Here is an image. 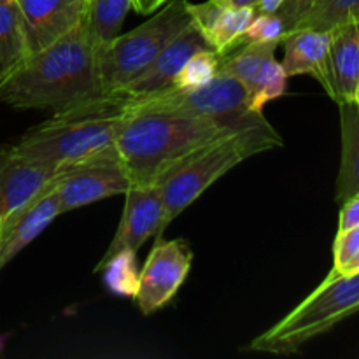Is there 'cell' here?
<instances>
[{
    "label": "cell",
    "mask_w": 359,
    "mask_h": 359,
    "mask_svg": "<svg viewBox=\"0 0 359 359\" xmlns=\"http://www.w3.org/2000/svg\"><path fill=\"white\" fill-rule=\"evenodd\" d=\"M163 219L161 184L130 186L125 193L121 221L102 262L125 249L139 251L151 237H160Z\"/></svg>",
    "instance_id": "10"
},
{
    "label": "cell",
    "mask_w": 359,
    "mask_h": 359,
    "mask_svg": "<svg viewBox=\"0 0 359 359\" xmlns=\"http://www.w3.org/2000/svg\"><path fill=\"white\" fill-rule=\"evenodd\" d=\"M130 186L132 181L114 147L62 168L48 182L63 214L111 196L125 195Z\"/></svg>",
    "instance_id": "8"
},
{
    "label": "cell",
    "mask_w": 359,
    "mask_h": 359,
    "mask_svg": "<svg viewBox=\"0 0 359 359\" xmlns=\"http://www.w3.org/2000/svg\"><path fill=\"white\" fill-rule=\"evenodd\" d=\"M0 4H16V0H0Z\"/></svg>",
    "instance_id": "33"
},
{
    "label": "cell",
    "mask_w": 359,
    "mask_h": 359,
    "mask_svg": "<svg viewBox=\"0 0 359 359\" xmlns=\"http://www.w3.org/2000/svg\"><path fill=\"white\" fill-rule=\"evenodd\" d=\"M330 74L337 104L356 100L359 84V23L344 25L332 30Z\"/></svg>",
    "instance_id": "16"
},
{
    "label": "cell",
    "mask_w": 359,
    "mask_h": 359,
    "mask_svg": "<svg viewBox=\"0 0 359 359\" xmlns=\"http://www.w3.org/2000/svg\"><path fill=\"white\" fill-rule=\"evenodd\" d=\"M284 2H286V0H256L255 11H256V14L277 13Z\"/></svg>",
    "instance_id": "30"
},
{
    "label": "cell",
    "mask_w": 359,
    "mask_h": 359,
    "mask_svg": "<svg viewBox=\"0 0 359 359\" xmlns=\"http://www.w3.org/2000/svg\"><path fill=\"white\" fill-rule=\"evenodd\" d=\"M142 112H170L189 118H203L233 130L266 121L263 112H252L249 109L248 93L242 84L221 70L200 90L184 91L172 86L146 97L123 100V116Z\"/></svg>",
    "instance_id": "7"
},
{
    "label": "cell",
    "mask_w": 359,
    "mask_h": 359,
    "mask_svg": "<svg viewBox=\"0 0 359 359\" xmlns=\"http://www.w3.org/2000/svg\"><path fill=\"white\" fill-rule=\"evenodd\" d=\"M123 119V114H105L84 105H72L53 112L48 121L28 130L13 147L58 172L114 147Z\"/></svg>",
    "instance_id": "4"
},
{
    "label": "cell",
    "mask_w": 359,
    "mask_h": 359,
    "mask_svg": "<svg viewBox=\"0 0 359 359\" xmlns=\"http://www.w3.org/2000/svg\"><path fill=\"white\" fill-rule=\"evenodd\" d=\"M168 0H132V9L139 14H153Z\"/></svg>",
    "instance_id": "29"
},
{
    "label": "cell",
    "mask_w": 359,
    "mask_h": 359,
    "mask_svg": "<svg viewBox=\"0 0 359 359\" xmlns=\"http://www.w3.org/2000/svg\"><path fill=\"white\" fill-rule=\"evenodd\" d=\"M193 25L188 0H168L146 23L95 48L98 93L119 90Z\"/></svg>",
    "instance_id": "6"
},
{
    "label": "cell",
    "mask_w": 359,
    "mask_h": 359,
    "mask_svg": "<svg viewBox=\"0 0 359 359\" xmlns=\"http://www.w3.org/2000/svg\"><path fill=\"white\" fill-rule=\"evenodd\" d=\"M354 23H359V0H314L291 30L312 28L330 32Z\"/></svg>",
    "instance_id": "21"
},
{
    "label": "cell",
    "mask_w": 359,
    "mask_h": 359,
    "mask_svg": "<svg viewBox=\"0 0 359 359\" xmlns=\"http://www.w3.org/2000/svg\"><path fill=\"white\" fill-rule=\"evenodd\" d=\"M62 214L58 198L46 186L30 202L4 217L0 224V265L13 262Z\"/></svg>",
    "instance_id": "13"
},
{
    "label": "cell",
    "mask_w": 359,
    "mask_h": 359,
    "mask_svg": "<svg viewBox=\"0 0 359 359\" xmlns=\"http://www.w3.org/2000/svg\"><path fill=\"white\" fill-rule=\"evenodd\" d=\"M330 42L332 30H312V28H294L283 39L284 60L283 67L287 77L307 74L312 76L323 90L332 98V74H330Z\"/></svg>",
    "instance_id": "15"
},
{
    "label": "cell",
    "mask_w": 359,
    "mask_h": 359,
    "mask_svg": "<svg viewBox=\"0 0 359 359\" xmlns=\"http://www.w3.org/2000/svg\"><path fill=\"white\" fill-rule=\"evenodd\" d=\"M283 146L279 132L269 121L230 130L196 151L161 182L163 219L160 237L168 224L188 209L203 191L248 158Z\"/></svg>",
    "instance_id": "3"
},
{
    "label": "cell",
    "mask_w": 359,
    "mask_h": 359,
    "mask_svg": "<svg viewBox=\"0 0 359 359\" xmlns=\"http://www.w3.org/2000/svg\"><path fill=\"white\" fill-rule=\"evenodd\" d=\"M314 0H286V2L280 6V9L277 11L280 18H283L284 25H286V32H290L294 27L298 20H300L302 14L311 7V4Z\"/></svg>",
    "instance_id": "27"
},
{
    "label": "cell",
    "mask_w": 359,
    "mask_h": 359,
    "mask_svg": "<svg viewBox=\"0 0 359 359\" xmlns=\"http://www.w3.org/2000/svg\"><path fill=\"white\" fill-rule=\"evenodd\" d=\"M284 35H286V25L279 14H256L255 20L249 23L244 34L241 35L235 48L248 44V42H279L280 44Z\"/></svg>",
    "instance_id": "25"
},
{
    "label": "cell",
    "mask_w": 359,
    "mask_h": 359,
    "mask_svg": "<svg viewBox=\"0 0 359 359\" xmlns=\"http://www.w3.org/2000/svg\"><path fill=\"white\" fill-rule=\"evenodd\" d=\"M221 2L226 4V6H230V7H242V6L255 7L256 0H221Z\"/></svg>",
    "instance_id": "31"
},
{
    "label": "cell",
    "mask_w": 359,
    "mask_h": 359,
    "mask_svg": "<svg viewBox=\"0 0 359 359\" xmlns=\"http://www.w3.org/2000/svg\"><path fill=\"white\" fill-rule=\"evenodd\" d=\"M30 56L16 4H0V81Z\"/></svg>",
    "instance_id": "20"
},
{
    "label": "cell",
    "mask_w": 359,
    "mask_h": 359,
    "mask_svg": "<svg viewBox=\"0 0 359 359\" xmlns=\"http://www.w3.org/2000/svg\"><path fill=\"white\" fill-rule=\"evenodd\" d=\"M354 272H359V252L356 256H354L353 262L349 263V266H347V269L344 270L342 273H354Z\"/></svg>",
    "instance_id": "32"
},
{
    "label": "cell",
    "mask_w": 359,
    "mask_h": 359,
    "mask_svg": "<svg viewBox=\"0 0 359 359\" xmlns=\"http://www.w3.org/2000/svg\"><path fill=\"white\" fill-rule=\"evenodd\" d=\"M359 228V195L342 203L339 216V231Z\"/></svg>",
    "instance_id": "28"
},
{
    "label": "cell",
    "mask_w": 359,
    "mask_h": 359,
    "mask_svg": "<svg viewBox=\"0 0 359 359\" xmlns=\"http://www.w3.org/2000/svg\"><path fill=\"white\" fill-rule=\"evenodd\" d=\"M277 46H279V42H248V44H242L241 51H230L221 55L219 70L237 79L248 93V100H251L258 84L269 72L270 65L276 62Z\"/></svg>",
    "instance_id": "17"
},
{
    "label": "cell",
    "mask_w": 359,
    "mask_h": 359,
    "mask_svg": "<svg viewBox=\"0 0 359 359\" xmlns=\"http://www.w3.org/2000/svg\"><path fill=\"white\" fill-rule=\"evenodd\" d=\"M202 49L212 48L203 39V35L196 30L195 25H191L181 35H177L174 41L168 42L163 51L142 72L137 74L130 83H126L119 90L111 91V93L118 95L121 100H130V98H140L172 88L179 70L188 62L189 56L202 51Z\"/></svg>",
    "instance_id": "11"
},
{
    "label": "cell",
    "mask_w": 359,
    "mask_h": 359,
    "mask_svg": "<svg viewBox=\"0 0 359 359\" xmlns=\"http://www.w3.org/2000/svg\"><path fill=\"white\" fill-rule=\"evenodd\" d=\"M193 251L182 238L156 237L153 249L139 273L133 300L144 316L163 309L177 294L191 270Z\"/></svg>",
    "instance_id": "9"
},
{
    "label": "cell",
    "mask_w": 359,
    "mask_h": 359,
    "mask_svg": "<svg viewBox=\"0 0 359 359\" xmlns=\"http://www.w3.org/2000/svg\"><path fill=\"white\" fill-rule=\"evenodd\" d=\"M95 272H104V284L118 297H132L139 286L137 251L125 249L97 265Z\"/></svg>",
    "instance_id": "22"
},
{
    "label": "cell",
    "mask_w": 359,
    "mask_h": 359,
    "mask_svg": "<svg viewBox=\"0 0 359 359\" xmlns=\"http://www.w3.org/2000/svg\"><path fill=\"white\" fill-rule=\"evenodd\" d=\"M359 252V228H351L337 233L333 244V270L342 273Z\"/></svg>",
    "instance_id": "26"
},
{
    "label": "cell",
    "mask_w": 359,
    "mask_h": 359,
    "mask_svg": "<svg viewBox=\"0 0 359 359\" xmlns=\"http://www.w3.org/2000/svg\"><path fill=\"white\" fill-rule=\"evenodd\" d=\"M97 93L95 48L81 25L0 81V104L21 111L58 112Z\"/></svg>",
    "instance_id": "1"
},
{
    "label": "cell",
    "mask_w": 359,
    "mask_h": 359,
    "mask_svg": "<svg viewBox=\"0 0 359 359\" xmlns=\"http://www.w3.org/2000/svg\"><path fill=\"white\" fill-rule=\"evenodd\" d=\"M86 0H16L28 49L37 53L76 30Z\"/></svg>",
    "instance_id": "12"
},
{
    "label": "cell",
    "mask_w": 359,
    "mask_h": 359,
    "mask_svg": "<svg viewBox=\"0 0 359 359\" xmlns=\"http://www.w3.org/2000/svg\"><path fill=\"white\" fill-rule=\"evenodd\" d=\"M359 312V272L332 270L325 283L248 346L252 353L293 354Z\"/></svg>",
    "instance_id": "5"
},
{
    "label": "cell",
    "mask_w": 359,
    "mask_h": 359,
    "mask_svg": "<svg viewBox=\"0 0 359 359\" xmlns=\"http://www.w3.org/2000/svg\"><path fill=\"white\" fill-rule=\"evenodd\" d=\"M55 174L51 167L23 156L13 146L0 149V219L37 196Z\"/></svg>",
    "instance_id": "14"
},
{
    "label": "cell",
    "mask_w": 359,
    "mask_h": 359,
    "mask_svg": "<svg viewBox=\"0 0 359 359\" xmlns=\"http://www.w3.org/2000/svg\"><path fill=\"white\" fill-rule=\"evenodd\" d=\"M0 224H2V219H0ZM0 269H2V265H0Z\"/></svg>",
    "instance_id": "35"
},
{
    "label": "cell",
    "mask_w": 359,
    "mask_h": 359,
    "mask_svg": "<svg viewBox=\"0 0 359 359\" xmlns=\"http://www.w3.org/2000/svg\"><path fill=\"white\" fill-rule=\"evenodd\" d=\"M342 128V161H340L337 200L347 202L359 195V104L356 100L339 104Z\"/></svg>",
    "instance_id": "18"
},
{
    "label": "cell",
    "mask_w": 359,
    "mask_h": 359,
    "mask_svg": "<svg viewBox=\"0 0 359 359\" xmlns=\"http://www.w3.org/2000/svg\"><path fill=\"white\" fill-rule=\"evenodd\" d=\"M132 0H86L81 27L93 48L118 37Z\"/></svg>",
    "instance_id": "19"
},
{
    "label": "cell",
    "mask_w": 359,
    "mask_h": 359,
    "mask_svg": "<svg viewBox=\"0 0 359 359\" xmlns=\"http://www.w3.org/2000/svg\"><path fill=\"white\" fill-rule=\"evenodd\" d=\"M230 130L203 118L142 112L125 116L114 149L132 186L161 184L196 151Z\"/></svg>",
    "instance_id": "2"
},
{
    "label": "cell",
    "mask_w": 359,
    "mask_h": 359,
    "mask_svg": "<svg viewBox=\"0 0 359 359\" xmlns=\"http://www.w3.org/2000/svg\"><path fill=\"white\" fill-rule=\"evenodd\" d=\"M219 63L221 56L214 49H202V51L195 53L179 70L174 81V88L193 91L207 86L219 72Z\"/></svg>",
    "instance_id": "23"
},
{
    "label": "cell",
    "mask_w": 359,
    "mask_h": 359,
    "mask_svg": "<svg viewBox=\"0 0 359 359\" xmlns=\"http://www.w3.org/2000/svg\"><path fill=\"white\" fill-rule=\"evenodd\" d=\"M287 79H290V77H287L283 63H279L276 60V62L270 65L269 72L265 74L262 83L258 84L251 100H249V109H251L252 112H263V107H265L269 102L277 100V98H280L286 93Z\"/></svg>",
    "instance_id": "24"
},
{
    "label": "cell",
    "mask_w": 359,
    "mask_h": 359,
    "mask_svg": "<svg viewBox=\"0 0 359 359\" xmlns=\"http://www.w3.org/2000/svg\"><path fill=\"white\" fill-rule=\"evenodd\" d=\"M356 102L359 104V84H358V91H356Z\"/></svg>",
    "instance_id": "34"
}]
</instances>
